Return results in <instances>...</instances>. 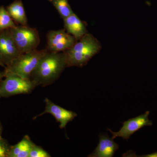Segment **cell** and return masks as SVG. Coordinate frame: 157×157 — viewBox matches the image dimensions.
Masks as SVG:
<instances>
[{"label": "cell", "mask_w": 157, "mask_h": 157, "mask_svg": "<svg viewBox=\"0 0 157 157\" xmlns=\"http://www.w3.org/2000/svg\"><path fill=\"white\" fill-rule=\"evenodd\" d=\"M67 67V58L64 52H52L48 51L32 73L30 79L36 86L48 85L58 78Z\"/></svg>", "instance_id": "cell-1"}, {"label": "cell", "mask_w": 157, "mask_h": 157, "mask_svg": "<svg viewBox=\"0 0 157 157\" xmlns=\"http://www.w3.org/2000/svg\"><path fill=\"white\" fill-rule=\"evenodd\" d=\"M64 52L67 67H83L101 49V45L91 34H86Z\"/></svg>", "instance_id": "cell-2"}, {"label": "cell", "mask_w": 157, "mask_h": 157, "mask_svg": "<svg viewBox=\"0 0 157 157\" xmlns=\"http://www.w3.org/2000/svg\"><path fill=\"white\" fill-rule=\"evenodd\" d=\"M48 52L47 49L34 50L21 54L11 63L8 73H12L23 78H30L41 59Z\"/></svg>", "instance_id": "cell-3"}, {"label": "cell", "mask_w": 157, "mask_h": 157, "mask_svg": "<svg viewBox=\"0 0 157 157\" xmlns=\"http://www.w3.org/2000/svg\"><path fill=\"white\" fill-rule=\"evenodd\" d=\"M11 36L21 54L37 49L40 43L39 33L36 29L27 25L16 26L11 29Z\"/></svg>", "instance_id": "cell-4"}, {"label": "cell", "mask_w": 157, "mask_h": 157, "mask_svg": "<svg viewBox=\"0 0 157 157\" xmlns=\"http://www.w3.org/2000/svg\"><path fill=\"white\" fill-rule=\"evenodd\" d=\"M36 84L30 78H23L15 74L7 73L6 78L0 86V94L3 96L28 94Z\"/></svg>", "instance_id": "cell-5"}, {"label": "cell", "mask_w": 157, "mask_h": 157, "mask_svg": "<svg viewBox=\"0 0 157 157\" xmlns=\"http://www.w3.org/2000/svg\"><path fill=\"white\" fill-rule=\"evenodd\" d=\"M149 113L150 112L147 111L143 114L124 122L123 126L117 132H113L109 128L107 130L112 134V138L113 140L117 137H120L128 140L132 135L138 130L144 127L152 125L151 121L149 119Z\"/></svg>", "instance_id": "cell-6"}, {"label": "cell", "mask_w": 157, "mask_h": 157, "mask_svg": "<svg viewBox=\"0 0 157 157\" xmlns=\"http://www.w3.org/2000/svg\"><path fill=\"white\" fill-rule=\"evenodd\" d=\"M47 50L52 52H64L77 42L65 29L49 31L47 34Z\"/></svg>", "instance_id": "cell-7"}, {"label": "cell", "mask_w": 157, "mask_h": 157, "mask_svg": "<svg viewBox=\"0 0 157 157\" xmlns=\"http://www.w3.org/2000/svg\"><path fill=\"white\" fill-rule=\"evenodd\" d=\"M45 108L44 111L36 117H39L43 114L49 113L53 116L60 123L59 127L63 128L68 123L71 121L77 116L76 113L64 109L50 101L48 98L45 100Z\"/></svg>", "instance_id": "cell-8"}, {"label": "cell", "mask_w": 157, "mask_h": 157, "mask_svg": "<svg viewBox=\"0 0 157 157\" xmlns=\"http://www.w3.org/2000/svg\"><path fill=\"white\" fill-rule=\"evenodd\" d=\"M99 144L94 151L88 156L90 157H113L118 149V144L114 142L106 133L99 135Z\"/></svg>", "instance_id": "cell-9"}, {"label": "cell", "mask_w": 157, "mask_h": 157, "mask_svg": "<svg viewBox=\"0 0 157 157\" xmlns=\"http://www.w3.org/2000/svg\"><path fill=\"white\" fill-rule=\"evenodd\" d=\"M21 54L10 32L0 34V58L12 62Z\"/></svg>", "instance_id": "cell-10"}, {"label": "cell", "mask_w": 157, "mask_h": 157, "mask_svg": "<svg viewBox=\"0 0 157 157\" xmlns=\"http://www.w3.org/2000/svg\"><path fill=\"white\" fill-rule=\"evenodd\" d=\"M65 29L78 41L87 33L86 27L83 21L76 14H73L63 19Z\"/></svg>", "instance_id": "cell-11"}, {"label": "cell", "mask_w": 157, "mask_h": 157, "mask_svg": "<svg viewBox=\"0 0 157 157\" xmlns=\"http://www.w3.org/2000/svg\"><path fill=\"white\" fill-rule=\"evenodd\" d=\"M34 144L28 135H25L22 140L13 147L8 153L10 157H29L30 152Z\"/></svg>", "instance_id": "cell-12"}, {"label": "cell", "mask_w": 157, "mask_h": 157, "mask_svg": "<svg viewBox=\"0 0 157 157\" xmlns=\"http://www.w3.org/2000/svg\"><path fill=\"white\" fill-rule=\"evenodd\" d=\"M7 11L15 21L21 25H27V18L22 1L16 0L7 7Z\"/></svg>", "instance_id": "cell-13"}, {"label": "cell", "mask_w": 157, "mask_h": 157, "mask_svg": "<svg viewBox=\"0 0 157 157\" xmlns=\"http://www.w3.org/2000/svg\"><path fill=\"white\" fill-rule=\"evenodd\" d=\"M56 8L63 19L67 18L74 12L70 7L68 0H48Z\"/></svg>", "instance_id": "cell-14"}, {"label": "cell", "mask_w": 157, "mask_h": 157, "mask_svg": "<svg viewBox=\"0 0 157 157\" xmlns=\"http://www.w3.org/2000/svg\"><path fill=\"white\" fill-rule=\"evenodd\" d=\"M16 26L7 10L4 6L0 7V31Z\"/></svg>", "instance_id": "cell-15"}, {"label": "cell", "mask_w": 157, "mask_h": 157, "mask_svg": "<svg viewBox=\"0 0 157 157\" xmlns=\"http://www.w3.org/2000/svg\"><path fill=\"white\" fill-rule=\"evenodd\" d=\"M49 153L42 147L34 144L31 149L29 157H50Z\"/></svg>", "instance_id": "cell-16"}, {"label": "cell", "mask_w": 157, "mask_h": 157, "mask_svg": "<svg viewBox=\"0 0 157 157\" xmlns=\"http://www.w3.org/2000/svg\"><path fill=\"white\" fill-rule=\"evenodd\" d=\"M8 149L6 144L0 140V157H5L8 155Z\"/></svg>", "instance_id": "cell-17"}, {"label": "cell", "mask_w": 157, "mask_h": 157, "mask_svg": "<svg viewBox=\"0 0 157 157\" xmlns=\"http://www.w3.org/2000/svg\"><path fill=\"white\" fill-rule=\"evenodd\" d=\"M137 157H157V151L149 154L142 155L141 156H136Z\"/></svg>", "instance_id": "cell-18"}, {"label": "cell", "mask_w": 157, "mask_h": 157, "mask_svg": "<svg viewBox=\"0 0 157 157\" xmlns=\"http://www.w3.org/2000/svg\"><path fill=\"white\" fill-rule=\"evenodd\" d=\"M1 73H0V78H1Z\"/></svg>", "instance_id": "cell-19"}]
</instances>
